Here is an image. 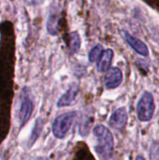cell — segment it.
<instances>
[{
    "mask_svg": "<svg viewBox=\"0 0 159 160\" xmlns=\"http://www.w3.org/2000/svg\"><path fill=\"white\" fill-rule=\"evenodd\" d=\"M94 135L97 141V144L95 147L97 154L101 159H110L114 148V141L111 131L104 126L98 125L94 128Z\"/></svg>",
    "mask_w": 159,
    "mask_h": 160,
    "instance_id": "1",
    "label": "cell"
},
{
    "mask_svg": "<svg viewBox=\"0 0 159 160\" xmlns=\"http://www.w3.org/2000/svg\"><path fill=\"white\" fill-rule=\"evenodd\" d=\"M76 117V112H68L57 116L52 124V133L55 136V138H65L66 135L70 130L71 127L73 126Z\"/></svg>",
    "mask_w": 159,
    "mask_h": 160,
    "instance_id": "2",
    "label": "cell"
},
{
    "mask_svg": "<svg viewBox=\"0 0 159 160\" xmlns=\"http://www.w3.org/2000/svg\"><path fill=\"white\" fill-rule=\"evenodd\" d=\"M155 112V102L153 95L149 92L143 93L137 105L138 118L142 122L150 121Z\"/></svg>",
    "mask_w": 159,
    "mask_h": 160,
    "instance_id": "3",
    "label": "cell"
},
{
    "mask_svg": "<svg viewBox=\"0 0 159 160\" xmlns=\"http://www.w3.org/2000/svg\"><path fill=\"white\" fill-rule=\"evenodd\" d=\"M33 110H34L33 100L30 95L26 92V89H24V91L22 92V98L21 100V105L18 112V120L21 127L25 125V123L29 120L33 112Z\"/></svg>",
    "mask_w": 159,
    "mask_h": 160,
    "instance_id": "4",
    "label": "cell"
},
{
    "mask_svg": "<svg viewBox=\"0 0 159 160\" xmlns=\"http://www.w3.org/2000/svg\"><path fill=\"white\" fill-rule=\"evenodd\" d=\"M123 81V73L118 68H112L108 70L105 77V85L108 89L118 87Z\"/></svg>",
    "mask_w": 159,
    "mask_h": 160,
    "instance_id": "5",
    "label": "cell"
},
{
    "mask_svg": "<svg viewBox=\"0 0 159 160\" xmlns=\"http://www.w3.org/2000/svg\"><path fill=\"white\" fill-rule=\"evenodd\" d=\"M127 122V110L123 107L116 110L112 113L109 121L110 125L117 130H122L126 127Z\"/></svg>",
    "mask_w": 159,
    "mask_h": 160,
    "instance_id": "6",
    "label": "cell"
},
{
    "mask_svg": "<svg viewBox=\"0 0 159 160\" xmlns=\"http://www.w3.org/2000/svg\"><path fill=\"white\" fill-rule=\"evenodd\" d=\"M60 10L56 7H52L47 21V31L52 36H56L59 31Z\"/></svg>",
    "mask_w": 159,
    "mask_h": 160,
    "instance_id": "7",
    "label": "cell"
},
{
    "mask_svg": "<svg viewBox=\"0 0 159 160\" xmlns=\"http://www.w3.org/2000/svg\"><path fill=\"white\" fill-rule=\"evenodd\" d=\"M78 85L77 84H73L71 85L67 91L59 98L58 102H57V106L58 107H66V106H71L76 102V98L78 95Z\"/></svg>",
    "mask_w": 159,
    "mask_h": 160,
    "instance_id": "8",
    "label": "cell"
},
{
    "mask_svg": "<svg viewBox=\"0 0 159 160\" xmlns=\"http://www.w3.org/2000/svg\"><path fill=\"white\" fill-rule=\"evenodd\" d=\"M125 38H126L127 42L130 45L131 48L134 49V51L136 52H138L139 54H141L142 56H147L148 55V53H149L148 47L141 39L133 37L132 35L128 34L127 32H125Z\"/></svg>",
    "mask_w": 159,
    "mask_h": 160,
    "instance_id": "9",
    "label": "cell"
},
{
    "mask_svg": "<svg viewBox=\"0 0 159 160\" xmlns=\"http://www.w3.org/2000/svg\"><path fill=\"white\" fill-rule=\"evenodd\" d=\"M113 57V52L111 49H108L104 52H102L98 62H97V69L100 72H104L109 69Z\"/></svg>",
    "mask_w": 159,
    "mask_h": 160,
    "instance_id": "10",
    "label": "cell"
},
{
    "mask_svg": "<svg viewBox=\"0 0 159 160\" xmlns=\"http://www.w3.org/2000/svg\"><path fill=\"white\" fill-rule=\"evenodd\" d=\"M81 37L78 32H71L69 35V49L72 53L77 52L81 48Z\"/></svg>",
    "mask_w": 159,
    "mask_h": 160,
    "instance_id": "11",
    "label": "cell"
},
{
    "mask_svg": "<svg viewBox=\"0 0 159 160\" xmlns=\"http://www.w3.org/2000/svg\"><path fill=\"white\" fill-rule=\"evenodd\" d=\"M103 52V48L101 45L97 44L89 52V61L90 62H96L99 59L101 53Z\"/></svg>",
    "mask_w": 159,
    "mask_h": 160,
    "instance_id": "12",
    "label": "cell"
},
{
    "mask_svg": "<svg viewBox=\"0 0 159 160\" xmlns=\"http://www.w3.org/2000/svg\"><path fill=\"white\" fill-rule=\"evenodd\" d=\"M25 2L30 6H39L44 2V0H25Z\"/></svg>",
    "mask_w": 159,
    "mask_h": 160,
    "instance_id": "13",
    "label": "cell"
},
{
    "mask_svg": "<svg viewBox=\"0 0 159 160\" xmlns=\"http://www.w3.org/2000/svg\"><path fill=\"white\" fill-rule=\"evenodd\" d=\"M30 160H49L46 158H43V157H38V158H32Z\"/></svg>",
    "mask_w": 159,
    "mask_h": 160,
    "instance_id": "14",
    "label": "cell"
},
{
    "mask_svg": "<svg viewBox=\"0 0 159 160\" xmlns=\"http://www.w3.org/2000/svg\"><path fill=\"white\" fill-rule=\"evenodd\" d=\"M136 160H145L142 157H138L137 158H136Z\"/></svg>",
    "mask_w": 159,
    "mask_h": 160,
    "instance_id": "15",
    "label": "cell"
}]
</instances>
